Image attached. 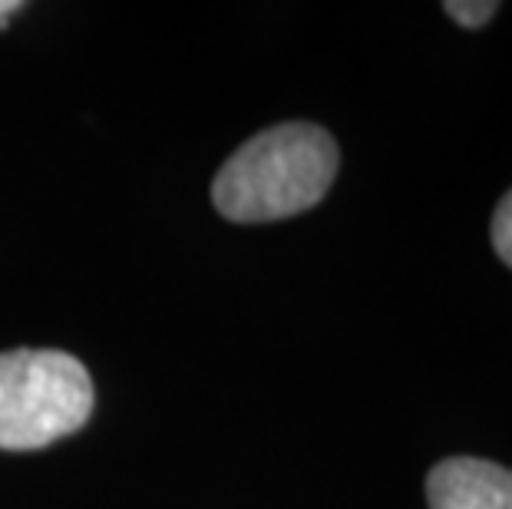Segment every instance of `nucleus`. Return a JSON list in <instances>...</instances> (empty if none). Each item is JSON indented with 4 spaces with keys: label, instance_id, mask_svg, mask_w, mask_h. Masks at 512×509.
I'll list each match as a JSON object with an SVG mask.
<instances>
[{
    "label": "nucleus",
    "instance_id": "f257e3e1",
    "mask_svg": "<svg viewBox=\"0 0 512 509\" xmlns=\"http://www.w3.org/2000/svg\"><path fill=\"white\" fill-rule=\"evenodd\" d=\"M341 149L328 129L281 123L252 136L225 159L212 202L228 222H278L314 209L328 196Z\"/></svg>",
    "mask_w": 512,
    "mask_h": 509
},
{
    "label": "nucleus",
    "instance_id": "f03ea898",
    "mask_svg": "<svg viewBox=\"0 0 512 509\" xmlns=\"http://www.w3.org/2000/svg\"><path fill=\"white\" fill-rule=\"evenodd\" d=\"M90 371L67 351L0 354V450H40L93 414Z\"/></svg>",
    "mask_w": 512,
    "mask_h": 509
},
{
    "label": "nucleus",
    "instance_id": "7ed1b4c3",
    "mask_svg": "<svg viewBox=\"0 0 512 509\" xmlns=\"http://www.w3.org/2000/svg\"><path fill=\"white\" fill-rule=\"evenodd\" d=\"M430 509H512V470L483 457H446L427 473Z\"/></svg>",
    "mask_w": 512,
    "mask_h": 509
},
{
    "label": "nucleus",
    "instance_id": "20e7f679",
    "mask_svg": "<svg viewBox=\"0 0 512 509\" xmlns=\"http://www.w3.org/2000/svg\"><path fill=\"white\" fill-rule=\"evenodd\" d=\"M443 10L460 27L479 30L499 14V4H496V0H483V4H479V0H450V4H443Z\"/></svg>",
    "mask_w": 512,
    "mask_h": 509
},
{
    "label": "nucleus",
    "instance_id": "39448f33",
    "mask_svg": "<svg viewBox=\"0 0 512 509\" xmlns=\"http://www.w3.org/2000/svg\"><path fill=\"white\" fill-rule=\"evenodd\" d=\"M493 248L499 255V262L512 268V189L499 199L496 212H493Z\"/></svg>",
    "mask_w": 512,
    "mask_h": 509
},
{
    "label": "nucleus",
    "instance_id": "423d86ee",
    "mask_svg": "<svg viewBox=\"0 0 512 509\" xmlns=\"http://www.w3.org/2000/svg\"><path fill=\"white\" fill-rule=\"evenodd\" d=\"M20 10V0H0V24L10 17V14H17Z\"/></svg>",
    "mask_w": 512,
    "mask_h": 509
}]
</instances>
